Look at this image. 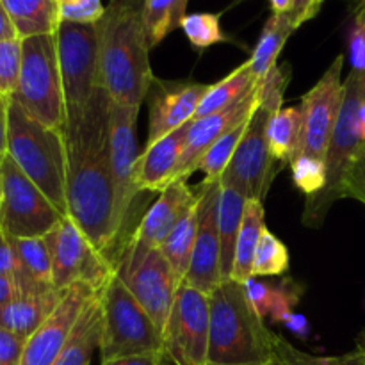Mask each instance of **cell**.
Segmentation results:
<instances>
[{
    "label": "cell",
    "instance_id": "obj_1",
    "mask_svg": "<svg viewBox=\"0 0 365 365\" xmlns=\"http://www.w3.org/2000/svg\"><path fill=\"white\" fill-rule=\"evenodd\" d=\"M110 96L100 86L84 120L64 128L68 216L100 253L113 260L121 246L109 155Z\"/></svg>",
    "mask_w": 365,
    "mask_h": 365
},
{
    "label": "cell",
    "instance_id": "obj_2",
    "mask_svg": "<svg viewBox=\"0 0 365 365\" xmlns=\"http://www.w3.org/2000/svg\"><path fill=\"white\" fill-rule=\"evenodd\" d=\"M145 0H110L98 29V78L110 100L141 107L153 77L143 21Z\"/></svg>",
    "mask_w": 365,
    "mask_h": 365
},
{
    "label": "cell",
    "instance_id": "obj_3",
    "mask_svg": "<svg viewBox=\"0 0 365 365\" xmlns=\"http://www.w3.org/2000/svg\"><path fill=\"white\" fill-rule=\"evenodd\" d=\"M292 71L287 63L277 64L259 82V100L250 114L241 143L230 164L221 175V184L237 189L246 200L264 202L277 175V160L271 157L267 143V127L277 110L284 106L285 89L291 82Z\"/></svg>",
    "mask_w": 365,
    "mask_h": 365
},
{
    "label": "cell",
    "instance_id": "obj_4",
    "mask_svg": "<svg viewBox=\"0 0 365 365\" xmlns=\"http://www.w3.org/2000/svg\"><path fill=\"white\" fill-rule=\"evenodd\" d=\"M209 364H269L274 331L250 305L245 285L234 280L221 282L209 294Z\"/></svg>",
    "mask_w": 365,
    "mask_h": 365
},
{
    "label": "cell",
    "instance_id": "obj_5",
    "mask_svg": "<svg viewBox=\"0 0 365 365\" xmlns=\"http://www.w3.org/2000/svg\"><path fill=\"white\" fill-rule=\"evenodd\" d=\"M7 155L63 216L66 202V146L63 130L45 127L9 98Z\"/></svg>",
    "mask_w": 365,
    "mask_h": 365
},
{
    "label": "cell",
    "instance_id": "obj_6",
    "mask_svg": "<svg viewBox=\"0 0 365 365\" xmlns=\"http://www.w3.org/2000/svg\"><path fill=\"white\" fill-rule=\"evenodd\" d=\"M102 303V362L121 356L166 351L164 335L141 303L114 273L100 289Z\"/></svg>",
    "mask_w": 365,
    "mask_h": 365
},
{
    "label": "cell",
    "instance_id": "obj_7",
    "mask_svg": "<svg viewBox=\"0 0 365 365\" xmlns=\"http://www.w3.org/2000/svg\"><path fill=\"white\" fill-rule=\"evenodd\" d=\"M110 264L118 278L141 303L164 335V328L182 282L178 280L160 248L143 245L130 234L114 253Z\"/></svg>",
    "mask_w": 365,
    "mask_h": 365
},
{
    "label": "cell",
    "instance_id": "obj_8",
    "mask_svg": "<svg viewBox=\"0 0 365 365\" xmlns=\"http://www.w3.org/2000/svg\"><path fill=\"white\" fill-rule=\"evenodd\" d=\"M11 98L45 127L63 130L66 121L56 34L21 39V70Z\"/></svg>",
    "mask_w": 365,
    "mask_h": 365
},
{
    "label": "cell",
    "instance_id": "obj_9",
    "mask_svg": "<svg viewBox=\"0 0 365 365\" xmlns=\"http://www.w3.org/2000/svg\"><path fill=\"white\" fill-rule=\"evenodd\" d=\"M364 98V73L351 70V73L344 81V98H342L341 113H339L327 159H324L327 185L319 195L309 196L307 200L305 212H303V223L307 227H319L331 205L337 200L344 198L342 187H344L346 171L364 146V141L359 135V128H356V114H359V107Z\"/></svg>",
    "mask_w": 365,
    "mask_h": 365
},
{
    "label": "cell",
    "instance_id": "obj_10",
    "mask_svg": "<svg viewBox=\"0 0 365 365\" xmlns=\"http://www.w3.org/2000/svg\"><path fill=\"white\" fill-rule=\"evenodd\" d=\"M56 41L66 110L64 128H75L84 120L93 95L100 88L98 29L96 24L61 21Z\"/></svg>",
    "mask_w": 365,
    "mask_h": 365
},
{
    "label": "cell",
    "instance_id": "obj_11",
    "mask_svg": "<svg viewBox=\"0 0 365 365\" xmlns=\"http://www.w3.org/2000/svg\"><path fill=\"white\" fill-rule=\"evenodd\" d=\"M61 220L63 214L7 155L2 160L0 230L9 239L43 237Z\"/></svg>",
    "mask_w": 365,
    "mask_h": 365
},
{
    "label": "cell",
    "instance_id": "obj_12",
    "mask_svg": "<svg viewBox=\"0 0 365 365\" xmlns=\"http://www.w3.org/2000/svg\"><path fill=\"white\" fill-rule=\"evenodd\" d=\"M52 253L53 287L66 291L73 284H88L100 291L113 274V264L91 245L70 216L43 235Z\"/></svg>",
    "mask_w": 365,
    "mask_h": 365
},
{
    "label": "cell",
    "instance_id": "obj_13",
    "mask_svg": "<svg viewBox=\"0 0 365 365\" xmlns=\"http://www.w3.org/2000/svg\"><path fill=\"white\" fill-rule=\"evenodd\" d=\"M209 294L182 284L164 328V348L173 365L209 364Z\"/></svg>",
    "mask_w": 365,
    "mask_h": 365
},
{
    "label": "cell",
    "instance_id": "obj_14",
    "mask_svg": "<svg viewBox=\"0 0 365 365\" xmlns=\"http://www.w3.org/2000/svg\"><path fill=\"white\" fill-rule=\"evenodd\" d=\"M139 107L123 106L110 100L109 118V155L110 171L114 182L116 217L121 228V245L128 239L127 225L134 198L139 195L135 189V166H138V127Z\"/></svg>",
    "mask_w": 365,
    "mask_h": 365
},
{
    "label": "cell",
    "instance_id": "obj_15",
    "mask_svg": "<svg viewBox=\"0 0 365 365\" xmlns=\"http://www.w3.org/2000/svg\"><path fill=\"white\" fill-rule=\"evenodd\" d=\"M344 57L337 56L323 77L302 98L303 141L299 155L327 159L331 134L344 98V82L341 81ZM298 155V157H299Z\"/></svg>",
    "mask_w": 365,
    "mask_h": 365
},
{
    "label": "cell",
    "instance_id": "obj_16",
    "mask_svg": "<svg viewBox=\"0 0 365 365\" xmlns=\"http://www.w3.org/2000/svg\"><path fill=\"white\" fill-rule=\"evenodd\" d=\"M96 289L88 284H73L64 291L57 309L45 319V323L27 339L20 365H53L63 351L75 323L82 310L95 296Z\"/></svg>",
    "mask_w": 365,
    "mask_h": 365
},
{
    "label": "cell",
    "instance_id": "obj_17",
    "mask_svg": "<svg viewBox=\"0 0 365 365\" xmlns=\"http://www.w3.org/2000/svg\"><path fill=\"white\" fill-rule=\"evenodd\" d=\"M200 198V221L196 232L189 271L184 284L210 294L221 284L220 274V230H217V209H220L221 180H203Z\"/></svg>",
    "mask_w": 365,
    "mask_h": 365
},
{
    "label": "cell",
    "instance_id": "obj_18",
    "mask_svg": "<svg viewBox=\"0 0 365 365\" xmlns=\"http://www.w3.org/2000/svg\"><path fill=\"white\" fill-rule=\"evenodd\" d=\"M210 84L189 81H159L155 78L148 91L150 123L148 143L159 141L164 135L195 120L200 102L209 91Z\"/></svg>",
    "mask_w": 365,
    "mask_h": 365
},
{
    "label": "cell",
    "instance_id": "obj_19",
    "mask_svg": "<svg viewBox=\"0 0 365 365\" xmlns=\"http://www.w3.org/2000/svg\"><path fill=\"white\" fill-rule=\"evenodd\" d=\"M257 100H259V86H257L255 91H252L248 96L239 100V102L232 103L227 109L210 114V116L200 118V120H192L189 123L187 139H185L184 152H182L180 160H178L177 170H175L173 180H187L189 175L195 173L196 168H198V163L203 157V153L221 135L232 130L235 125L248 120L250 114L255 109Z\"/></svg>",
    "mask_w": 365,
    "mask_h": 365
},
{
    "label": "cell",
    "instance_id": "obj_20",
    "mask_svg": "<svg viewBox=\"0 0 365 365\" xmlns=\"http://www.w3.org/2000/svg\"><path fill=\"white\" fill-rule=\"evenodd\" d=\"M187 130L189 123L164 135L159 141L146 145L135 166L138 192H163L173 182L175 170L184 152Z\"/></svg>",
    "mask_w": 365,
    "mask_h": 365
},
{
    "label": "cell",
    "instance_id": "obj_21",
    "mask_svg": "<svg viewBox=\"0 0 365 365\" xmlns=\"http://www.w3.org/2000/svg\"><path fill=\"white\" fill-rule=\"evenodd\" d=\"M196 195V187H189L187 180H173L159 198L152 203L138 227L132 232V237L152 248H160L164 239L170 235L177 221L187 209Z\"/></svg>",
    "mask_w": 365,
    "mask_h": 365
},
{
    "label": "cell",
    "instance_id": "obj_22",
    "mask_svg": "<svg viewBox=\"0 0 365 365\" xmlns=\"http://www.w3.org/2000/svg\"><path fill=\"white\" fill-rule=\"evenodd\" d=\"M11 242L16 255L14 285L18 294H36L53 289L52 253L45 237L11 239Z\"/></svg>",
    "mask_w": 365,
    "mask_h": 365
},
{
    "label": "cell",
    "instance_id": "obj_23",
    "mask_svg": "<svg viewBox=\"0 0 365 365\" xmlns=\"http://www.w3.org/2000/svg\"><path fill=\"white\" fill-rule=\"evenodd\" d=\"M63 296L64 291L56 287L36 294H16L0 305V327L29 339L57 309Z\"/></svg>",
    "mask_w": 365,
    "mask_h": 365
},
{
    "label": "cell",
    "instance_id": "obj_24",
    "mask_svg": "<svg viewBox=\"0 0 365 365\" xmlns=\"http://www.w3.org/2000/svg\"><path fill=\"white\" fill-rule=\"evenodd\" d=\"M102 342V303L100 291L82 310L63 351L53 365H89Z\"/></svg>",
    "mask_w": 365,
    "mask_h": 365
},
{
    "label": "cell",
    "instance_id": "obj_25",
    "mask_svg": "<svg viewBox=\"0 0 365 365\" xmlns=\"http://www.w3.org/2000/svg\"><path fill=\"white\" fill-rule=\"evenodd\" d=\"M248 200L227 184H221L220 209H217V230H220V274L221 282H228L234 269L235 245L241 232L242 216Z\"/></svg>",
    "mask_w": 365,
    "mask_h": 365
},
{
    "label": "cell",
    "instance_id": "obj_26",
    "mask_svg": "<svg viewBox=\"0 0 365 365\" xmlns=\"http://www.w3.org/2000/svg\"><path fill=\"white\" fill-rule=\"evenodd\" d=\"M200 198H202V187L196 185V195L192 202L189 203L187 209L177 221L173 230L170 232L164 242L160 245V252L166 257L168 262L171 264L173 271L177 273L178 280L184 284V278L189 271L191 264L192 250H195L196 232H198L200 221Z\"/></svg>",
    "mask_w": 365,
    "mask_h": 365
},
{
    "label": "cell",
    "instance_id": "obj_27",
    "mask_svg": "<svg viewBox=\"0 0 365 365\" xmlns=\"http://www.w3.org/2000/svg\"><path fill=\"white\" fill-rule=\"evenodd\" d=\"M9 14L18 38L56 34L59 27L57 0H0Z\"/></svg>",
    "mask_w": 365,
    "mask_h": 365
},
{
    "label": "cell",
    "instance_id": "obj_28",
    "mask_svg": "<svg viewBox=\"0 0 365 365\" xmlns=\"http://www.w3.org/2000/svg\"><path fill=\"white\" fill-rule=\"evenodd\" d=\"M264 217H266L264 202L248 200L245 207V216H242L237 245H235L234 269H232L230 278L237 284H245L250 278H253V260H255L257 246H259L260 235L266 228Z\"/></svg>",
    "mask_w": 365,
    "mask_h": 365
},
{
    "label": "cell",
    "instance_id": "obj_29",
    "mask_svg": "<svg viewBox=\"0 0 365 365\" xmlns=\"http://www.w3.org/2000/svg\"><path fill=\"white\" fill-rule=\"evenodd\" d=\"M259 82L260 81L253 75V71L250 70L248 61H246L241 66L235 68L232 73L221 78L220 82L210 84L209 91L205 93V96L200 102L198 109H196L195 120L210 116L214 113H220V110L230 107L232 103L239 102V100L248 96L252 91H255Z\"/></svg>",
    "mask_w": 365,
    "mask_h": 365
},
{
    "label": "cell",
    "instance_id": "obj_30",
    "mask_svg": "<svg viewBox=\"0 0 365 365\" xmlns=\"http://www.w3.org/2000/svg\"><path fill=\"white\" fill-rule=\"evenodd\" d=\"M303 113L302 107H282L273 114L267 127L269 152L277 163L291 164L302 152Z\"/></svg>",
    "mask_w": 365,
    "mask_h": 365
},
{
    "label": "cell",
    "instance_id": "obj_31",
    "mask_svg": "<svg viewBox=\"0 0 365 365\" xmlns=\"http://www.w3.org/2000/svg\"><path fill=\"white\" fill-rule=\"evenodd\" d=\"M294 31L296 27L289 14H271L269 20L264 25L262 32H260V38L253 48L252 57L248 59L250 70L259 81H262L277 66L278 56H280L282 48Z\"/></svg>",
    "mask_w": 365,
    "mask_h": 365
},
{
    "label": "cell",
    "instance_id": "obj_32",
    "mask_svg": "<svg viewBox=\"0 0 365 365\" xmlns=\"http://www.w3.org/2000/svg\"><path fill=\"white\" fill-rule=\"evenodd\" d=\"M187 2L189 0H145L143 21L150 48L159 45L168 34L180 27Z\"/></svg>",
    "mask_w": 365,
    "mask_h": 365
},
{
    "label": "cell",
    "instance_id": "obj_33",
    "mask_svg": "<svg viewBox=\"0 0 365 365\" xmlns=\"http://www.w3.org/2000/svg\"><path fill=\"white\" fill-rule=\"evenodd\" d=\"M271 364L273 365H365V351L356 348L346 355L316 356L294 348L291 342L273 334L271 339Z\"/></svg>",
    "mask_w": 365,
    "mask_h": 365
},
{
    "label": "cell",
    "instance_id": "obj_34",
    "mask_svg": "<svg viewBox=\"0 0 365 365\" xmlns=\"http://www.w3.org/2000/svg\"><path fill=\"white\" fill-rule=\"evenodd\" d=\"M248 120L235 125L232 130H228L227 134L221 135V138L203 153L196 170L202 171V173L205 175L207 180H220L221 175L225 173V170H227L228 164H230L232 157H234L235 150H237L239 143H241V138L242 134H245Z\"/></svg>",
    "mask_w": 365,
    "mask_h": 365
},
{
    "label": "cell",
    "instance_id": "obj_35",
    "mask_svg": "<svg viewBox=\"0 0 365 365\" xmlns=\"http://www.w3.org/2000/svg\"><path fill=\"white\" fill-rule=\"evenodd\" d=\"M289 269V250L273 232L264 228L253 260V277H278Z\"/></svg>",
    "mask_w": 365,
    "mask_h": 365
},
{
    "label": "cell",
    "instance_id": "obj_36",
    "mask_svg": "<svg viewBox=\"0 0 365 365\" xmlns=\"http://www.w3.org/2000/svg\"><path fill=\"white\" fill-rule=\"evenodd\" d=\"M220 18L221 14L214 13L185 14L180 21V29L196 50H205L227 41V36L221 31Z\"/></svg>",
    "mask_w": 365,
    "mask_h": 365
},
{
    "label": "cell",
    "instance_id": "obj_37",
    "mask_svg": "<svg viewBox=\"0 0 365 365\" xmlns=\"http://www.w3.org/2000/svg\"><path fill=\"white\" fill-rule=\"evenodd\" d=\"M294 185L307 196H316L327 185V166L324 160L299 155L291 163Z\"/></svg>",
    "mask_w": 365,
    "mask_h": 365
},
{
    "label": "cell",
    "instance_id": "obj_38",
    "mask_svg": "<svg viewBox=\"0 0 365 365\" xmlns=\"http://www.w3.org/2000/svg\"><path fill=\"white\" fill-rule=\"evenodd\" d=\"M21 70V39L0 41V95L11 96L16 93Z\"/></svg>",
    "mask_w": 365,
    "mask_h": 365
},
{
    "label": "cell",
    "instance_id": "obj_39",
    "mask_svg": "<svg viewBox=\"0 0 365 365\" xmlns=\"http://www.w3.org/2000/svg\"><path fill=\"white\" fill-rule=\"evenodd\" d=\"M303 287L294 282L292 278H284V280L274 284V299L271 307L269 317L273 323H285L289 316L292 314L294 307L302 299Z\"/></svg>",
    "mask_w": 365,
    "mask_h": 365
},
{
    "label": "cell",
    "instance_id": "obj_40",
    "mask_svg": "<svg viewBox=\"0 0 365 365\" xmlns=\"http://www.w3.org/2000/svg\"><path fill=\"white\" fill-rule=\"evenodd\" d=\"M61 21L96 24L106 13L102 0H57Z\"/></svg>",
    "mask_w": 365,
    "mask_h": 365
},
{
    "label": "cell",
    "instance_id": "obj_41",
    "mask_svg": "<svg viewBox=\"0 0 365 365\" xmlns=\"http://www.w3.org/2000/svg\"><path fill=\"white\" fill-rule=\"evenodd\" d=\"M242 285H245L246 298H248L250 305L253 307L257 316H259L260 319L269 317L271 307H273L274 299V284L259 280L257 277H253L250 278L248 282H245Z\"/></svg>",
    "mask_w": 365,
    "mask_h": 365
},
{
    "label": "cell",
    "instance_id": "obj_42",
    "mask_svg": "<svg viewBox=\"0 0 365 365\" xmlns=\"http://www.w3.org/2000/svg\"><path fill=\"white\" fill-rule=\"evenodd\" d=\"M349 61L355 71L365 73V11L356 9L355 20L348 34Z\"/></svg>",
    "mask_w": 365,
    "mask_h": 365
},
{
    "label": "cell",
    "instance_id": "obj_43",
    "mask_svg": "<svg viewBox=\"0 0 365 365\" xmlns=\"http://www.w3.org/2000/svg\"><path fill=\"white\" fill-rule=\"evenodd\" d=\"M342 192H344V198L349 196L365 205V143L346 171Z\"/></svg>",
    "mask_w": 365,
    "mask_h": 365
},
{
    "label": "cell",
    "instance_id": "obj_44",
    "mask_svg": "<svg viewBox=\"0 0 365 365\" xmlns=\"http://www.w3.org/2000/svg\"><path fill=\"white\" fill-rule=\"evenodd\" d=\"M27 339L0 327V365H20Z\"/></svg>",
    "mask_w": 365,
    "mask_h": 365
},
{
    "label": "cell",
    "instance_id": "obj_45",
    "mask_svg": "<svg viewBox=\"0 0 365 365\" xmlns=\"http://www.w3.org/2000/svg\"><path fill=\"white\" fill-rule=\"evenodd\" d=\"M102 365H173L166 351H150L141 353V355L121 356V359H113L102 362Z\"/></svg>",
    "mask_w": 365,
    "mask_h": 365
},
{
    "label": "cell",
    "instance_id": "obj_46",
    "mask_svg": "<svg viewBox=\"0 0 365 365\" xmlns=\"http://www.w3.org/2000/svg\"><path fill=\"white\" fill-rule=\"evenodd\" d=\"M323 4L324 0H294L292 11L289 13L294 27L299 29L305 21L316 18L317 13L321 11V7H323Z\"/></svg>",
    "mask_w": 365,
    "mask_h": 365
},
{
    "label": "cell",
    "instance_id": "obj_47",
    "mask_svg": "<svg viewBox=\"0 0 365 365\" xmlns=\"http://www.w3.org/2000/svg\"><path fill=\"white\" fill-rule=\"evenodd\" d=\"M16 274V255H14L13 242L0 230V277L11 278L14 282Z\"/></svg>",
    "mask_w": 365,
    "mask_h": 365
},
{
    "label": "cell",
    "instance_id": "obj_48",
    "mask_svg": "<svg viewBox=\"0 0 365 365\" xmlns=\"http://www.w3.org/2000/svg\"><path fill=\"white\" fill-rule=\"evenodd\" d=\"M7 127H9V98L0 95V164L7 157Z\"/></svg>",
    "mask_w": 365,
    "mask_h": 365
},
{
    "label": "cell",
    "instance_id": "obj_49",
    "mask_svg": "<svg viewBox=\"0 0 365 365\" xmlns=\"http://www.w3.org/2000/svg\"><path fill=\"white\" fill-rule=\"evenodd\" d=\"M16 38L18 34L16 31H14L13 21H11L4 4L0 2V41H7V39H16Z\"/></svg>",
    "mask_w": 365,
    "mask_h": 365
},
{
    "label": "cell",
    "instance_id": "obj_50",
    "mask_svg": "<svg viewBox=\"0 0 365 365\" xmlns=\"http://www.w3.org/2000/svg\"><path fill=\"white\" fill-rule=\"evenodd\" d=\"M284 327H287L289 330L294 331V334L305 335L307 331H309V321H307V317L302 316V314L292 312L291 316H289L287 319H285Z\"/></svg>",
    "mask_w": 365,
    "mask_h": 365
},
{
    "label": "cell",
    "instance_id": "obj_51",
    "mask_svg": "<svg viewBox=\"0 0 365 365\" xmlns=\"http://www.w3.org/2000/svg\"><path fill=\"white\" fill-rule=\"evenodd\" d=\"M16 294H18V291H16V285H14V282L11 280V278L0 277V305L11 302V299H13Z\"/></svg>",
    "mask_w": 365,
    "mask_h": 365
},
{
    "label": "cell",
    "instance_id": "obj_52",
    "mask_svg": "<svg viewBox=\"0 0 365 365\" xmlns=\"http://www.w3.org/2000/svg\"><path fill=\"white\" fill-rule=\"evenodd\" d=\"M294 0H269V6L273 14H289L292 11Z\"/></svg>",
    "mask_w": 365,
    "mask_h": 365
},
{
    "label": "cell",
    "instance_id": "obj_53",
    "mask_svg": "<svg viewBox=\"0 0 365 365\" xmlns=\"http://www.w3.org/2000/svg\"><path fill=\"white\" fill-rule=\"evenodd\" d=\"M356 128H359L360 139L365 143V98L364 102L360 103L359 114H356Z\"/></svg>",
    "mask_w": 365,
    "mask_h": 365
},
{
    "label": "cell",
    "instance_id": "obj_54",
    "mask_svg": "<svg viewBox=\"0 0 365 365\" xmlns=\"http://www.w3.org/2000/svg\"><path fill=\"white\" fill-rule=\"evenodd\" d=\"M356 348L364 349V351H365V331L359 337V344H356Z\"/></svg>",
    "mask_w": 365,
    "mask_h": 365
},
{
    "label": "cell",
    "instance_id": "obj_55",
    "mask_svg": "<svg viewBox=\"0 0 365 365\" xmlns=\"http://www.w3.org/2000/svg\"><path fill=\"white\" fill-rule=\"evenodd\" d=\"M0 205H2V164H0Z\"/></svg>",
    "mask_w": 365,
    "mask_h": 365
},
{
    "label": "cell",
    "instance_id": "obj_56",
    "mask_svg": "<svg viewBox=\"0 0 365 365\" xmlns=\"http://www.w3.org/2000/svg\"><path fill=\"white\" fill-rule=\"evenodd\" d=\"M207 365H220V364H207ZM246 365H273V364H246Z\"/></svg>",
    "mask_w": 365,
    "mask_h": 365
},
{
    "label": "cell",
    "instance_id": "obj_57",
    "mask_svg": "<svg viewBox=\"0 0 365 365\" xmlns=\"http://www.w3.org/2000/svg\"><path fill=\"white\" fill-rule=\"evenodd\" d=\"M359 9L365 11V0H360V6H359Z\"/></svg>",
    "mask_w": 365,
    "mask_h": 365
},
{
    "label": "cell",
    "instance_id": "obj_58",
    "mask_svg": "<svg viewBox=\"0 0 365 365\" xmlns=\"http://www.w3.org/2000/svg\"><path fill=\"white\" fill-rule=\"evenodd\" d=\"M239 2H242V0H235V2H234V6H235V4H239Z\"/></svg>",
    "mask_w": 365,
    "mask_h": 365
},
{
    "label": "cell",
    "instance_id": "obj_59",
    "mask_svg": "<svg viewBox=\"0 0 365 365\" xmlns=\"http://www.w3.org/2000/svg\"><path fill=\"white\" fill-rule=\"evenodd\" d=\"M364 89H365V73H364Z\"/></svg>",
    "mask_w": 365,
    "mask_h": 365
}]
</instances>
